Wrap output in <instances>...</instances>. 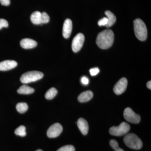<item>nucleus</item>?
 Wrapping results in <instances>:
<instances>
[{
    "mask_svg": "<svg viewBox=\"0 0 151 151\" xmlns=\"http://www.w3.org/2000/svg\"><path fill=\"white\" fill-rule=\"evenodd\" d=\"M114 35L113 31L110 29L104 30L97 35L96 43L97 46L103 49H107L113 45Z\"/></svg>",
    "mask_w": 151,
    "mask_h": 151,
    "instance_id": "1",
    "label": "nucleus"
},
{
    "mask_svg": "<svg viewBox=\"0 0 151 151\" xmlns=\"http://www.w3.org/2000/svg\"><path fill=\"white\" fill-rule=\"evenodd\" d=\"M134 26L136 37L139 40H145L147 37V30L145 22L141 19H136L134 22Z\"/></svg>",
    "mask_w": 151,
    "mask_h": 151,
    "instance_id": "2",
    "label": "nucleus"
},
{
    "mask_svg": "<svg viewBox=\"0 0 151 151\" xmlns=\"http://www.w3.org/2000/svg\"><path fill=\"white\" fill-rule=\"evenodd\" d=\"M124 142L127 147L134 150H139L142 148L143 143L137 135L130 133L125 136Z\"/></svg>",
    "mask_w": 151,
    "mask_h": 151,
    "instance_id": "3",
    "label": "nucleus"
},
{
    "mask_svg": "<svg viewBox=\"0 0 151 151\" xmlns=\"http://www.w3.org/2000/svg\"><path fill=\"white\" fill-rule=\"evenodd\" d=\"M43 76V73L40 71L36 70L28 71L22 75L20 81L23 84H28L41 79Z\"/></svg>",
    "mask_w": 151,
    "mask_h": 151,
    "instance_id": "4",
    "label": "nucleus"
},
{
    "mask_svg": "<svg viewBox=\"0 0 151 151\" xmlns=\"http://www.w3.org/2000/svg\"><path fill=\"white\" fill-rule=\"evenodd\" d=\"M130 130V126L126 122H123L118 127H113L110 128L109 133L113 136H123L127 134Z\"/></svg>",
    "mask_w": 151,
    "mask_h": 151,
    "instance_id": "5",
    "label": "nucleus"
},
{
    "mask_svg": "<svg viewBox=\"0 0 151 151\" xmlns=\"http://www.w3.org/2000/svg\"><path fill=\"white\" fill-rule=\"evenodd\" d=\"M124 116L125 119L130 123L137 124L140 122V116L136 114L131 108H127L125 109Z\"/></svg>",
    "mask_w": 151,
    "mask_h": 151,
    "instance_id": "6",
    "label": "nucleus"
},
{
    "mask_svg": "<svg viewBox=\"0 0 151 151\" xmlns=\"http://www.w3.org/2000/svg\"><path fill=\"white\" fill-rule=\"evenodd\" d=\"M85 37L83 34L79 33L73 38L72 42V49L75 52L79 51L84 44Z\"/></svg>",
    "mask_w": 151,
    "mask_h": 151,
    "instance_id": "7",
    "label": "nucleus"
},
{
    "mask_svg": "<svg viewBox=\"0 0 151 151\" xmlns=\"http://www.w3.org/2000/svg\"><path fill=\"white\" fill-rule=\"evenodd\" d=\"M63 127L59 123H55L50 127L47 132L49 138H54L58 137L62 133Z\"/></svg>",
    "mask_w": 151,
    "mask_h": 151,
    "instance_id": "8",
    "label": "nucleus"
},
{
    "mask_svg": "<svg viewBox=\"0 0 151 151\" xmlns=\"http://www.w3.org/2000/svg\"><path fill=\"white\" fill-rule=\"evenodd\" d=\"M128 81L126 78H122L117 82L113 88V91L116 94H122L124 93L127 88Z\"/></svg>",
    "mask_w": 151,
    "mask_h": 151,
    "instance_id": "9",
    "label": "nucleus"
},
{
    "mask_svg": "<svg viewBox=\"0 0 151 151\" xmlns=\"http://www.w3.org/2000/svg\"><path fill=\"white\" fill-rule=\"evenodd\" d=\"M72 30V22L69 19H67L64 22L63 28V35L65 38L70 37Z\"/></svg>",
    "mask_w": 151,
    "mask_h": 151,
    "instance_id": "10",
    "label": "nucleus"
},
{
    "mask_svg": "<svg viewBox=\"0 0 151 151\" xmlns=\"http://www.w3.org/2000/svg\"><path fill=\"white\" fill-rule=\"evenodd\" d=\"M17 65V63L14 60H6L0 62V70L6 71L13 69Z\"/></svg>",
    "mask_w": 151,
    "mask_h": 151,
    "instance_id": "11",
    "label": "nucleus"
},
{
    "mask_svg": "<svg viewBox=\"0 0 151 151\" xmlns=\"http://www.w3.org/2000/svg\"><path fill=\"white\" fill-rule=\"evenodd\" d=\"M78 128L83 135H86L89 131V126L87 121L83 118L78 119L77 122Z\"/></svg>",
    "mask_w": 151,
    "mask_h": 151,
    "instance_id": "12",
    "label": "nucleus"
},
{
    "mask_svg": "<svg viewBox=\"0 0 151 151\" xmlns=\"http://www.w3.org/2000/svg\"><path fill=\"white\" fill-rule=\"evenodd\" d=\"M37 42L29 38H25L20 41V45L24 49H31L37 45Z\"/></svg>",
    "mask_w": 151,
    "mask_h": 151,
    "instance_id": "13",
    "label": "nucleus"
},
{
    "mask_svg": "<svg viewBox=\"0 0 151 151\" xmlns=\"http://www.w3.org/2000/svg\"><path fill=\"white\" fill-rule=\"evenodd\" d=\"M93 97V92L90 90H88L79 94L78 96V99L80 103H85L91 100Z\"/></svg>",
    "mask_w": 151,
    "mask_h": 151,
    "instance_id": "14",
    "label": "nucleus"
},
{
    "mask_svg": "<svg viewBox=\"0 0 151 151\" xmlns=\"http://www.w3.org/2000/svg\"><path fill=\"white\" fill-rule=\"evenodd\" d=\"M30 19L31 21L34 24H41V13L38 11H36L32 14Z\"/></svg>",
    "mask_w": 151,
    "mask_h": 151,
    "instance_id": "15",
    "label": "nucleus"
},
{
    "mask_svg": "<svg viewBox=\"0 0 151 151\" xmlns=\"http://www.w3.org/2000/svg\"><path fill=\"white\" fill-rule=\"evenodd\" d=\"M105 14L107 16L108 22L106 27H111L115 23L116 21V17L111 11H107L105 12Z\"/></svg>",
    "mask_w": 151,
    "mask_h": 151,
    "instance_id": "16",
    "label": "nucleus"
},
{
    "mask_svg": "<svg viewBox=\"0 0 151 151\" xmlns=\"http://www.w3.org/2000/svg\"><path fill=\"white\" fill-rule=\"evenodd\" d=\"M35 92V89L26 85L21 86L17 90V92L20 94H32Z\"/></svg>",
    "mask_w": 151,
    "mask_h": 151,
    "instance_id": "17",
    "label": "nucleus"
},
{
    "mask_svg": "<svg viewBox=\"0 0 151 151\" xmlns=\"http://www.w3.org/2000/svg\"><path fill=\"white\" fill-rule=\"evenodd\" d=\"M58 93L57 90L54 87L49 89L45 94V97L47 100H51L55 97Z\"/></svg>",
    "mask_w": 151,
    "mask_h": 151,
    "instance_id": "18",
    "label": "nucleus"
},
{
    "mask_svg": "<svg viewBox=\"0 0 151 151\" xmlns=\"http://www.w3.org/2000/svg\"><path fill=\"white\" fill-rule=\"evenodd\" d=\"M17 111L20 113H25L28 109V106L26 103H18L16 106Z\"/></svg>",
    "mask_w": 151,
    "mask_h": 151,
    "instance_id": "19",
    "label": "nucleus"
},
{
    "mask_svg": "<svg viewBox=\"0 0 151 151\" xmlns=\"http://www.w3.org/2000/svg\"><path fill=\"white\" fill-rule=\"evenodd\" d=\"M15 134L17 136H19L20 137H25L27 134L25 127L24 126H21L18 127L15 131Z\"/></svg>",
    "mask_w": 151,
    "mask_h": 151,
    "instance_id": "20",
    "label": "nucleus"
},
{
    "mask_svg": "<svg viewBox=\"0 0 151 151\" xmlns=\"http://www.w3.org/2000/svg\"><path fill=\"white\" fill-rule=\"evenodd\" d=\"M110 144L111 147L115 150V151H124L123 149L119 147L118 142L115 140H111L110 142Z\"/></svg>",
    "mask_w": 151,
    "mask_h": 151,
    "instance_id": "21",
    "label": "nucleus"
},
{
    "mask_svg": "<svg viewBox=\"0 0 151 151\" xmlns=\"http://www.w3.org/2000/svg\"><path fill=\"white\" fill-rule=\"evenodd\" d=\"M75 149L73 146L68 145L61 147L57 151H75Z\"/></svg>",
    "mask_w": 151,
    "mask_h": 151,
    "instance_id": "22",
    "label": "nucleus"
},
{
    "mask_svg": "<svg viewBox=\"0 0 151 151\" xmlns=\"http://www.w3.org/2000/svg\"><path fill=\"white\" fill-rule=\"evenodd\" d=\"M50 21L49 16L45 12L41 13V24H46Z\"/></svg>",
    "mask_w": 151,
    "mask_h": 151,
    "instance_id": "23",
    "label": "nucleus"
},
{
    "mask_svg": "<svg viewBox=\"0 0 151 151\" xmlns=\"http://www.w3.org/2000/svg\"><path fill=\"white\" fill-rule=\"evenodd\" d=\"M108 22V18L107 17H104L99 20L98 24L100 26H106Z\"/></svg>",
    "mask_w": 151,
    "mask_h": 151,
    "instance_id": "24",
    "label": "nucleus"
},
{
    "mask_svg": "<svg viewBox=\"0 0 151 151\" xmlns=\"http://www.w3.org/2000/svg\"><path fill=\"white\" fill-rule=\"evenodd\" d=\"M8 26V22L5 19H0V29L3 27H7Z\"/></svg>",
    "mask_w": 151,
    "mask_h": 151,
    "instance_id": "25",
    "label": "nucleus"
},
{
    "mask_svg": "<svg viewBox=\"0 0 151 151\" xmlns=\"http://www.w3.org/2000/svg\"><path fill=\"white\" fill-rule=\"evenodd\" d=\"M90 74L92 76L97 75L100 72V69L98 68L95 67L91 68L89 70Z\"/></svg>",
    "mask_w": 151,
    "mask_h": 151,
    "instance_id": "26",
    "label": "nucleus"
},
{
    "mask_svg": "<svg viewBox=\"0 0 151 151\" xmlns=\"http://www.w3.org/2000/svg\"><path fill=\"white\" fill-rule=\"evenodd\" d=\"M81 82L84 85H87L89 83V79L86 76H83L81 78Z\"/></svg>",
    "mask_w": 151,
    "mask_h": 151,
    "instance_id": "27",
    "label": "nucleus"
},
{
    "mask_svg": "<svg viewBox=\"0 0 151 151\" xmlns=\"http://www.w3.org/2000/svg\"><path fill=\"white\" fill-rule=\"evenodd\" d=\"M0 3L3 6H8L10 4V0H0Z\"/></svg>",
    "mask_w": 151,
    "mask_h": 151,
    "instance_id": "28",
    "label": "nucleus"
},
{
    "mask_svg": "<svg viewBox=\"0 0 151 151\" xmlns=\"http://www.w3.org/2000/svg\"><path fill=\"white\" fill-rule=\"evenodd\" d=\"M147 86L149 89H151V81H148V82L147 83Z\"/></svg>",
    "mask_w": 151,
    "mask_h": 151,
    "instance_id": "29",
    "label": "nucleus"
},
{
    "mask_svg": "<svg viewBox=\"0 0 151 151\" xmlns=\"http://www.w3.org/2000/svg\"><path fill=\"white\" fill-rule=\"evenodd\" d=\"M36 151H43L42 150H36Z\"/></svg>",
    "mask_w": 151,
    "mask_h": 151,
    "instance_id": "30",
    "label": "nucleus"
}]
</instances>
